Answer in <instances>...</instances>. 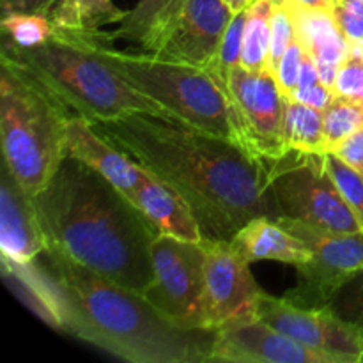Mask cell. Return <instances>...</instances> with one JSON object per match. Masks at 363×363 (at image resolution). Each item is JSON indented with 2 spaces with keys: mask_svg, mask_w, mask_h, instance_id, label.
<instances>
[{
  "mask_svg": "<svg viewBox=\"0 0 363 363\" xmlns=\"http://www.w3.org/2000/svg\"><path fill=\"white\" fill-rule=\"evenodd\" d=\"M96 128L194 209L204 238L233 240L257 216H280L266 160L179 121L131 113Z\"/></svg>",
  "mask_w": 363,
  "mask_h": 363,
  "instance_id": "cell-1",
  "label": "cell"
},
{
  "mask_svg": "<svg viewBox=\"0 0 363 363\" xmlns=\"http://www.w3.org/2000/svg\"><path fill=\"white\" fill-rule=\"evenodd\" d=\"M46 248H55L110 282L144 294L155 280L156 227L126 194L74 158H64L34 197Z\"/></svg>",
  "mask_w": 363,
  "mask_h": 363,
  "instance_id": "cell-2",
  "label": "cell"
},
{
  "mask_svg": "<svg viewBox=\"0 0 363 363\" xmlns=\"http://www.w3.org/2000/svg\"><path fill=\"white\" fill-rule=\"evenodd\" d=\"M60 294L59 328L133 363L211 362L216 330L174 325L140 293L124 289L55 248H46Z\"/></svg>",
  "mask_w": 363,
  "mask_h": 363,
  "instance_id": "cell-3",
  "label": "cell"
},
{
  "mask_svg": "<svg viewBox=\"0 0 363 363\" xmlns=\"http://www.w3.org/2000/svg\"><path fill=\"white\" fill-rule=\"evenodd\" d=\"M0 55L34 78L71 116L85 117L94 124L131 113L179 121L165 106L128 84L84 35L55 30L48 41L35 46H20L7 38Z\"/></svg>",
  "mask_w": 363,
  "mask_h": 363,
  "instance_id": "cell-4",
  "label": "cell"
},
{
  "mask_svg": "<svg viewBox=\"0 0 363 363\" xmlns=\"http://www.w3.org/2000/svg\"><path fill=\"white\" fill-rule=\"evenodd\" d=\"M0 142L4 163L30 197L66 158L71 113L32 77L0 55Z\"/></svg>",
  "mask_w": 363,
  "mask_h": 363,
  "instance_id": "cell-5",
  "label": "cell"
},
{
  "mask_svg": "<svg viewBox=\"0 0 363 363\" xmlns=\"http://www.w3.org/2000/svg\"><path fill=\"white\" fill-rule=\"evenodd\" d=\"M84 38L128 84L177 119L245 147L233 105L208 69L149 52H124L89 35Z\"/></svg>",
  "mask_w": 363,
  "mask_h": 363,
  "instance_id": "cell-6",
  "label": "cell"
},
{
  "mask_svg": "<svg viewBox=\"0 0 363 363\" xmlns=\"http://www.w3.org/2000/svg\"><path fill=\"white\" fill-rule=\"evenodd\" d=\"M269 190L280 216L301 220L340 234L363 233V222L344 199L325 167V155H305L287 149L266 160Z\"/></svg>",
  "mask_w": 363,
  "mask_h": 363,
  "instance_id": "cell-7",
  "label": "cell"
},
{
  "mask_svg": "<svg viewBox=\"0 0 363 363\" xmlns=\"http://www.w3.org/2000/svg\"><path fill=\"white\" fill-rule=\"evenodd\" d=\"M151 261L155 280L142 296L181 328L213 330L206 312L204 241L158 234L151 245Z\"/></svg>",
  "mask_w": 363,
  "mask_h": 363,
  "instance_id": "cell-8",
  "label": "cell"
},
{
  "mask_svg": "<svg viewBox=\"0 0 363 363\" xmlns=\"http://www.w3.org/2000/svg\"><path fill=\"white\" fill-rule=\"evenodd\" d=\"M312 252V257L296 266L298 284L286 298L301 307H325L339 291L363 269V233L340 234L311 225L289 216H277Z\"/></svg>",
  "mask_w": 363,
  "mask_h": 363,
  "instance_id": "cell-9",
  "label": "cell"
},
{
  "mask_svg": "<svg viewBox=\"0 0 363 363\" xmlns=\"http://www.w3.org/2000/svg\"><path fill=\"white\" fill-rule=\"evenodd\" d=\"M213 77L233 105L245 149L261 160L284 155L287 151L284 145L286 98L275 74L269 71L255 73L236 66L225 77Z\"/></svg>",
  "mask_w": 363,
  "mask_h": 363,
  "instance_id": "cell-10",
  "label": "cell"
},
{
  "mask_svg": "<svg viewBox=\"0 0 363 363\" xmlns=\"http://www.w3.org/2000/svg\"><path fill=\"white\" fill-rule=\"evenodd\" d=\"M257 318L335 363H362V332L344 321L330 305L301 307L286 296L277 298L262 291L257 301Z\"/></svg>",
  "mask_w": 363,
  "mask_h": 363,
  "instance_id": "cell-11",
  "label": "cell"
},
{
  "mask_svg": "<svg viewBox=\"0 0 363 363\" xmlns=\"http://www.w3.org/2000/svg\"><path fill=\"white\" fill-rule=\"evenodd\" d=\"M206 312L209 328L257 318L259 294L250 262L230 240L206 238Z\"/></svg>",
  "mask_w": 363,
  "mask_h": 363,
  "instance_id": "cell-12",
  "label": "cell"
},
{
  "mask_svg": "<svg viewBox=\"0 0 363 363\" xmlns=\"http://www.w3.org/2000/svg\"><path fill=\"white\" fill-rule=\"evenodd\" d=\"M236 11L225 0H184L172 27L149 53L204 69L218 64L223 38Z\"/></svg>",
  "mask_w": 363,
  "mask_h": 363,
  "instance_id": "cell-13",
  "label": "cell"
},
{
  "mask_svg": "<svg viewBox=\"0 0 363 363\" xmlns=\"http://www.w3.org/2000/svg\"><path fill=\"white\" fill-rule=\"evenodd\" d=\"M211 362L229 363H335L259 318L216 328Z\"/></svg>",
  "mask_w": 363,
  "mask_h": 363,
  "instance_id": "cell-14",
  "label": "cell"
},
{
  "mask_svg": "<svg viewBox=\"0 0 363 363\" xmlns=\"http://www.w3.org/2000/svg\"><path fill=\"white\" fill-rule=\"evenodd\" d=\"M0 250L2 257L21 264L34 262L46 250L34 197L18 184L6 163L0 179Z\"/></svg>",
  "mask_w": 363,
  "mask_h": 363,
  "instance_id": "cell-15",
  "label": "cell"
},
{
  "mask_svg": "<svg viewBox=\"0 0 363 363\" xmlns=\"http://www.w3.org/2000/svg\"><path fill=\"white\" fill-rule=\"evenodd\" d=\"M66 158L91 167L130 199L145 174L133 158L99 133L94 123L80 116H71L67 121Z\"/></svg>",
  "mask_w": 363,
  "mask_h": 363,
  "instance_id": "cell-16",
  "label": "cell"
},
{
  "mask_svg": "<svg viewBox=\"0 0 363 363\" xmlns=\"http://www.w3.org/2000/svg\"><path fill=\"white\" fill-rule=\"evenodd\" d=\"M286 6L293 16L296 38L318 64L319 80L333 89L339 67L351 52V45L337 25L333 11L307 9L291 2Z\"/></svg>",
  "mask_w": 363,
  "mask_h": 363,
  "instance_id": "cell-17",
  "label": "cell"
},
{
  "mask_svg": "<svg viewBox=\"0 0 363 363\" xmlns=\"http://www.w3.org/2000/svg\"><path fill=\"white\" fill-rule=\"evenodd\" d=\"M131 201L147 216L160 234H169L195 243L204 241V233L190 204L172 186L147 170L131 195Z\"/></svg>",
  "mask_w": 363,
  "mask_h": 363,
  "instance_id": "cell-18",
  "label": "cell"
},
{
  "mask_svg": "<svg viewBox=\"0 0 363 363\" xmlns=\"http://www.w3.org/2000/svg\"><path fill=\"white\" fill-rule=\"evenodd\" d=\"M230 243L248 262L279 261L300 266L312 257L307 245L273 216H257L241 227Z\"/></svg>",
  "mask_w": 363,
  "mask_h": 363,
  "instance_id": "cell-19",
  "label": "cell"
},
{
  "mask_svg": "<svg viewBox=\"0 0 363 363\" xmlns=\"http://www.w3.org/2000/svg\"><path fill=\"white\" fill-rule=\"evenodd\" d=\"M183 6L184 0H138L137 6L128 11V16L121 21L116 30H98L87 35L106 45L126 41L138 45L144 52H152L160 39L172 27Z\"/></svg>",
  "mask_w": 363,
  "mask_h": 363,
  "instance_id": "cell-20",
  "label": "cell"
},
{
  "mask_svg": "<svg viewBox=\"0 0 363 363\" xmlns=\"http://www.w3.org/2000/svg\"><path fill=\"white\" fill-rule=\"evenodd\" d=\"M128 11L119 9L112 0H59L50 13L55 30L69 34H94L108 23H121Z\"/></svg>",
  "mask_w": 363,
  "mask_h": 363,
  "instance_id": "cell-21",
  "label": "cell"
},
{
  "mask_svg": "<svg viewBox=\"0 0 363 363\" xmlns=\"http://www.w3.org/2000/svg\"><path fill=\"white\" fill-rule=\"evenodd\" d=\"M284 145L305 155H326L323 112L286 98L284 110Z\"/></svg>",
  "mask_w": 363,
  "mask_h": 363,
  "instance_id": "cell-22",
  "label": "cell"
},
{
  "mask_svg": "<svg viewBox=\"0 0 363 363\" xmlns=\"http://www.w3.org/2000/svg\"><path fill=\"white\" fill-rule=\"evenodd\" d=\"M273 9H275L273 0H255L252 6L247 7L243 45H241V66L245 69L255 71V73L269 71Z\"/></svg>",
  "mask_w": 363,
  "mask_h": 363,
  "instance_id": "cell-23",
  "label": "cell"
},
{
  "mask_svg": "<svg viewBox=\"0 0 363 363\" xmlns=\"http://www.w3.org/2000/svg\"><path fill=\"white\" fill-rule=\"evenodd\" d=\"M323 117H325L326 149L332 152L335 145L363 128V105L342 96H335L328 108L323 112Z\"/></svg>",
  "mask_w": 363,
  "mask_h": 363,
  "instance_id": "cell-24",
  "label": "cell"
},
{
  "mask_svg": "<svg viewBox=\"0 0 363 363\" xmlns=\"http://www.w3.org/2000/svg\"><path fill=\"white\" fill-rule=\"evenodd\" d=\"M2 28L7 38L20 46L41 45L48 41L55 32L48 16L28 13L4 14Z\"/></svg>",
  "mask_w": 363,
  "mask_h": 363,
  "instance_id": "cell-25",
  "label": "cell"
},
{
  "mask_svg": "<svg viewBox=\"0 0 363 363\" xmlns=\"http://www.w3.org/2000/svg\"><path fill=\"white\" fill-rule=\"evenodd\" d=\"M325 167L328 170L330 177L333 179V183L337 184V188L340 190V194L344 195L347 202H350L351 208L358 213V216L363 222V176L360 172H357L354 169H351L347 163H344L339 156H335L333 152H326L325 155Z\"/></svg>",
  "mask_w": 363,
  "mask_h": 363,
  "instance_id": "cell-26",
  "label": "cell"
},
{
  "mask_svg": "<svg viewBox=\"0 0 363 363\" xmlns=\"http://www.w3.org/2000/svg\"><path fill=\"white\" fill-rule=\"evenodd\" d=\"M333 92L363 105V48H351L347 59L339 67Z\"/></svg>",
  "mask_w": 363,
  "mask_h": 363,
  "instance_id": "cell-27",
  "label": "cell"
},
{
  "mask_svg": "<svg viewBox=\"0 0 363 363\" xmlns=\"http://www.w3.org/2000/svg\"><path fill=\"white\" fill-rule=\"evenodd\" d=\"M294 39H296V30L289 9L287 6H275L272 16V38H269V71L273 74Z\"/></svg>",
  "mask_w": 363,
  "mask_h": 363,
  "instance_id": "cell-28",
  "label": "cell"
},
{
  "mask_svg": "<svg viewBox=\"0 0 363 363\" xmlns=\"http://www.w3.org/2000/svg\"><path fill=\"white\" fill-rule=\"evenodd\" d=\"M245 18H247V9L238 11L234 14L233 21H230L229 28L223 38L222 50H220V59L215 67L209 69V73L218 74V77H225L233 67L241 66V45H243V28H245Z\"/></svg>",
  "mask_w": 363,
  "mask_h": 363,
  "instance_id": "cell-29",
  "label": "cell"
},
{
  "mask_svg": "<svg viewBox=\"0 0 363 363\" xmlns=\"http://www.w3.org/2000/svg\"><path fill=\"white\" fill-rule=\"evenodd\" d=\"M330 307L344 321L357 326L363 335V269L339 291Z\"/></svg>",
  "mask_w": 363,
  "mask_h": 363,
  "instance_id": "cell-30",
  "label": "cell"
},
{
  "mask_svg": "<svg viewBox=\"0 0 363 363\" xmlns=\"http://www.w3.org/2000/svg\"><path fill=\"white\" fill-rule=\"evenodd\" d=\"M307 50L303 48V45L300 43V39H294L291 43V46L287 48V52L284 53V57L280 59L279 66L275 69V78L277 84H279L280 92L284 94V98L289 99L293 96V92L298 89V82H300V73L301 66H303V59Z\"/></svg>",
  "mask_w": 363,
  "mask_h": 363,
  "instance_id": "cell-31",
  "label": "cell"
},
{
  "mask_svg": "<svg viewBox=\"0 0 363 363\" xmlns=\"http://www.w3.org/2000/svg\"><path fill=\"white\" fill-rule=\"evenodd\" d=\"M333 16L351 48H363V0H337Z\"/></svg>",
  "mask_w": 363,
  "mask_h": 363,
  "instance_id": "cell-32",
  "label": "cell"
},
{
  "mask_svg": "<svg viewBox=\"0 0 363 363\" xmlns=\"http://www.w3.org/2000/svg\"><path fill=\"white\" fill-rule=\"evenodd\" d=\"M335 98V92L333 89H330L328 85H325L323 82H318V84L311 85V87H303V89H296L293 92L289 99L298 103H303V105L312 106V108H318L321 112H325L328 108L330 103L333 101Z\"/></svg>",
  "mask_w": 363,
  "mask_h": 363,
  "instance_id": "cell-33",
  "label": "cell"
},
{
  "mask_svg": "<svg viewBox=\"0 0 363 363\" xmlns=\"http://www.w3.org/2000/svg\"><path fill=\"white\" fill-rule=\"evenodd\" d=\"M332 152L363 176V128L335 145Z\"/></svg>",
  "mask_w": 363,
  "mask_h": 363,
  "instance_id": "cell-34",
  "label": "cell"
},
{
  "mask_svg": "<svg viewBox=\"0 0 363 363\" xmlns=\"http://www.w3.org/2000/svg\"><path fill=\"white\" fill-rule=\"evenodd\" d=\"M59 0H0L2 4V14L9 13H28V14H45L50 18V13L57 6Z\"/></svg>",
  "mask_w": 363,
  "mask_h": 363,
  "instance_id": "cell-35",
  "label": "cell"
},
{
  "mask_svg": "<svg viewBox=\"0 0 363 363\" xmlns=\"http://www.w3.org/2000/svg\"><path fill=\"white\" fill-rule=\"evenodd\" d=\"M319 80V71H318V64H315L314 57L311 53H305L303 59V66H301V73H300V82H298V89L303 87H311V85L318 84Z\"/></svg>",
  "mask_w": 363,
  "mask_h": 363,
  "instance_id": "cell-36",
  "label": "cell"
},
{
  "mask_svg": "<svg viewBox=\"0 0 363 363\" xmlns=\"http://www.w3.org/2000/svg\"><path fill=\"white\" fill-rule=\"evenodd\" d=\"M291 4H296L300 7H307V9H325L333 11L335 9L337 0H289Z\"/></svg>",
  "mask_w": 363,
  "mask_h": 363,
  "instance_id": "cell-37",
  "label": "cell"
},
{
  "mask_svg": "<svg viewBox=\"0 0 363 363\" xmlns=\"http://www.w3.org/2000/svg\"><path fill=\"white\" fill-rule=\"evenodd\" d=\"M225 2L238 13V11H245L248 6H252L255 0H225Z\"/></svg>",
  "mask_w": 363,
  "mask_h": 363,
  "instance_id": "cell-38",
  "label": "cell"
},
{
  "mask_svg": "<svg viewBox=\"0 0 363 363\" xmlns=\"http://www.w3.org/2000/svg\"><path fill=\"white\" fill-rule=\"evenodd\" d=\"M273 2H275V6H286L289 0H273Z\"/></svg>",
  "mask_w": 363,
  "mask_h": 363,
  "instance_id": "cell-39",
  "label": "cell"
},
{
  "mask_svg": "<svg viewBox=\"0 0 363 363\" xmlns=\"http://www.w3.org/2000/svg\"><path fill=\"white\" fill-rule=\"evenodd\" d=\"M362 363H363V357H362Z\"/></svg>",
  "mask_w": 363,
  "mask_h": 363,
  "instance_id": "cell-40",
  "label": "cell"
}]
</instances>
